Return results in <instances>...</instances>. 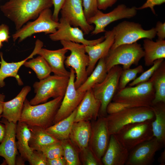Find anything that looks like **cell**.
I'll list each match as a JSON object with an SVG mask.
<instances>
[{
  "instance_id": "cell-1",
  "label": "cell",
  "mask_w": 165,
  "mask_h": 165,
  "mask_svg": "<svg viewBox=\"0 0 165 165\" xmlns=\"http://www.w3.org/2000/svg\"><path fill=\"white\" fill-rule=\"evenodd\" d=\"M53 6L52 0H9L0 6L4 15L20 29L31 20H35L44 10Z\"/></svg>"
},
{
  "instance_id": "cell-2",
  "label": "cell",
  "mask_w": 165,
  "mask_h": 165,
  "mask_svg": "<svg viewBox=\"0 0 165 165\" xmlns=\"http://www.w3.org/2000/svg\"><path fill=\"white\" fill-rule=\"evenodd\" d=\"M63 97L60 96L42 104L31 105L26 98L24 101L20 121L28 126L45 129L53 125V121Z\"/></svg>"
},
{
  "instance_id": "cell-3",
  "label": "cell",
  "mask_w": 165,
  "mask_h": 165,
  "mask_svg": "<svg viewBox=\"0 0 165 165\" xmlns=\"http://www.w3.org/2000/svg\"><path fill=\"white\" fill-rule=\"evenodd\" d=\"M106 118L110 135L116 134L123 127L129 124L153 120L155 115L151 106H137L108 114Z\"/></svg>"
},
{
  "instance_id": "cell-4",
  "label": "cell",
  "mask_w": 165,
  "mask_h": 165,
  "mask_svg": "<svg viewBox=\"0 0 165 165\" xmlns=\"http://www.w3.org/2000/svg\"><path fill=\"white\" fill-rule=\"evenodd\" d=\"M144 56L143 48L137 42L120 45L110 49L105 57L107 71L120 64L123 65V69L130 68L133 65H137Z\"/></svg>"
},
{
  "instance_id": "cell-5",
  "label": "cell",
  "mask_w": 165,
  "mask_h": 165,
  "mask_svg": "<svg viewBox=\"0 0 165 165\" xmlns=\"http://www.w3.org/2000/svg\"><path fill=\"white\" fill-rule=\"evenodd\" d=\"M69 77L54 75L35 82L33 85L35 95L30 101L32 105L47 102L51 97H64L68 84Z\"/></svg>"
},
{
  "instance_id": "cell-6",
  "label": "cell",
  "mask_w": 165,
  "mask_h": 165,
  "mask_svg": "<svg viewBox=\"0 0 165 165\" xmlns=\"http://www.w3.org/2000/svg\"><path fill=\"white\" fill-rule=\"evenodd\" d=\"M60 42L63 47L70 51V54L66 57L64 64L67 67L74 70L76 74L75 85L77 89L88 77L86 69L89 59L86 52L85 45L66 41H61Z\"/></svg>"
},
{
  "instance_id": "cell-7",
  "label": "cell",
  "mask_w": 165,
  "mask_h": 165,
  "mask_svg": "<svg viewBox=\"0 0 165 165\" xmlns=\"http://www.w3.org/2000/svg\"><path fill=\"white\" fill-rule=\"evenodd\" d=\"M155 93L152 82L148 80L118 90L112 101L128 104L134 107H151Z\"/></svg>"
},
{
  "instance_id": "cell-8",
  "label": "cell",
  "mask_w": 165,
  "mask_h": 165,
  "mask_svg": "<svg viewBox=\"0 0 165 165\" xmlns=\"http://www.w3.org/2000/svg\"><path fill=\"white\" fill-rule=\"evenodd\" d=\"M122 70L119 65L113 67L108 72L104 80L92 89L95 97L101 103L99 116H107V107L118 90L119 80Z\"/></svg>"
},
{
  "instance_id": "cell-9",
  "label": "cell",
  "mask_w": 165,
  "mask_h": 165,
  "mask_svg": "<svg viewBox=\"0 0 165 165\" xmlns=\"http://www.w3.org/2000/svg\"><path fill=\"white\" fill-rule=\"evenodd\" d=\"M113 30L114 39L110 49L121 45L132 44L142 38L152 39L156 35L155 28L145 30L140 24L127 21L119 23Z\"/></svg>"
},
{
  "instance_id": "cell-10",
  "label": "cell",
  "mask_w": 165,
  "mask_h": 165,
  "mask_svg": "<svg viewBox=\"0 0 165 165\" xmlns=\"http://www.w3.org/2000/svg\"><path fill=\"white\" fill-rule=\"evenodd\" d=\"M148 120L127 125L114 134L121 144L129 151L154 136L152 123Z\"/></svg>"
},
{
  "instance_id": "cell-11",
  "label": "cell",
  "mask_w": 165,
  "mask_h": 165,
  "mask_svg": "<svg viewBox=\"0 0 165 165\" xmlns=\"http://www.w3.org/2000/svg\"><path fill=\"white\" fill-rule=\"evenodd\" d=\"M53 13L50 8L43 10L38 17L32 21H28L12 35L14 42L18 39L20 42L33 35L43 32L45 34H52L58 28L59 22L54 21Z\"/></svg>"
},
{
  "instance_id": "cell-12",
  "label": "cell",
  "mask_w": 165,
  "mask_h": 165,
  "mask_svg": "<svg viewBox=\"0 0 165 165\" xmlns=\"http://www.w3.org/2000/svg\"><path fill=\"white\" fill-rule=\"evenodd\" d=\"M137 8L135 6L127 7L124 4L118 5L109 13H104L98 9L92 16L87 20L88 23L95 25L91 32L92 35H96L105 32V28L112 23L123 19H130L137 14Z\"/></svg>"
},
{
  "instance_id": "cell-13",
  "label": "cell",
  "mask_w": 165,
  "mask_h": 165,
  "mask_svg": "<svg viewBox=\"0 0 165 165\" xmlns=\"http://www.w3.org/2000/svg\"><path fill=\"white\" fill-rule=\"evenodd\" d=\"M70 68L68 84L60 106L53 121L55 124L70 115L78 107L86 92L78 91L75 85V77L74 70Z\"/></svg>"
},
{
  "instance_id": "cell-14",
  "label": "cell",
  "mask_w": 165,
  "mask_h": 165,
  "mask_svg": "<svg viewBox=\"0 0 165 165\" xmlns=\"http://www.w3.org/2000/svg\"><path fill=\"white\" fill-rule=\"evenodd\" d=\"M98 117L91 125L88 146L97 160L102 164L101 159L108 147L110 135L106 117L99 116Z\"/></svg>"
},
{
  "instance_id": "cell-15",
  "label": "cell",
  "mask_w": 165,
  "mask_h": 165,
  "mask_svg": "<svg viewBox=\"0 0 165 165\" xmlns=\"http://www.w3.org/2000/svg\"><path fill=\"white\" fill-rule=\"evenodd\" d=\"M59 21V26L56 32L49 35L50 39L53 41H66L93 46L105 39L104 36H103L94 40H87L82 30L78 27H72L65 18L61 16Z\"/></svg>"
},
{
  "instance_id": "cell-16",
  "label": "cell",
  "mask_w": 165,
  "mask_h": 165,
  "mask_svg": "<svg viewBox=\"0 0 165 165\" xmlns=\"http://www.w3.org/2000/svg\"><path fill=\"white\" fill-rule=\"evenodd\" d=\"M164 146L153 137L129 151L125 165H152L154 161L156 153Z\"/></svg>"
},
{
  "instance_id": "cell-17",
  "label": "cell",
  "mask_w": 165,
  "mask_h": 165,
  "mask_svg": "<svg viewBox=\"0 0 165 165\" xmlns=\"http://www.w3.org/2000/svg\"><path fill=\"white\" fill-rule=\"evenodd\" d=\"M60 12L72 26L79 28L84 34L88 35L94 30V27L85 17L82 0H66Z\"/></svg>"
},
{
  "instance_id": "cell-18",
  "label": "cell",
  "mask_w": 165,
  "mask_h": 165,
  "mask_svg": "<svg viewBox=\"0 0 165 165\" xmlns=\"http://www.w3.org/2000/svg\"><path fill=\"white\" fill-rule=\"evenodd\" d=\"M0 122L6 128L4 138L0 145V156L3 157L9 165H15L16 157L18 154L16 138V124L9 122L2 117Z\"/></svg>"
},
{
  "instance_id": "cell-19",
  "label": "cell",
  "mask_w": 165,
  "mask_h": 165,
  "mask_svg": "<svg viewBox=\"0 0 165 165\" xmlns=\"http://www.w3.org/2000/svg\"><path fill=\"white\" fill-rule=\"evenodd\" d=\"M105 32V39L101 42L93 46L85 45L86 52L89 59L86 69L88 76L93 71L97 62L107 56L114 43V34L113 29Z\"/></svg>"
},
{
  "instance_id": "cell-20",
  "label": "cell",
  "mask_w": 165,
  "mask_h": 165,
  "mask_svg": "<svg viewBox=\"0 0 165 165\" xmlns=\"http://www.w3.org/2000/svg\"><path fill=\"white\" fill-rule=\"evenodd\" d=\"M43 46V42L37 39L35 43V48L31 54L24 59L17 62H7L3 58L2 53L0 52V88L5 86V83L4 81L5 79L10 77L15 78L19 85H22L23 82L18 74L19 69L24 65L25 61L30 59L33 58L35 55L37 54L38 50L42 48Z\"/></svg>"
},
{
  "instance_id": "cell-21",
  "label": "cell",
  "mask_w": 165,
  "mask_h": 165,
  "mask_svg": "<svg viewBox=\"0 0 165 165\" xmlns=\"http://www.w3.org/2000/svg\"><path fill=\"white\" fill-rule=\"evenodd\" d=\"M101 106L100 101L95 97L92 89L87 90L77 108L74 122L96 120Z\"/></svg>"
},
{
  "instance_id": "cell-22",
  "label": "cell",
  "mask_w": 165,
  "mask_h": 165,
  "mask_svg": "<svg viewBox=\"0 0 165 165\" xmlns=\"http://www.w3.org/2000/svg\"><path fill=\"white\" fill-rule=\"evenodd\" d=\"M68 51L63 47L55 50L42 48L38 50L37 54L41 56L46 60L54 75L69 77L70 72L67 70L64 66L66 54Z\"/></svg>"
},
{
  "instance_id": "cell-23",
  "label": "cell",
  "mask_w": 165,
  "mask_h": 165,
  "mask_svg": "<svg viewBox=\"0 0 165 165\" xmlns=\"http://www.w3.org/2000/svg\"><path fill=\"white\" fill-rule=\"evenodd\" d=\"M129 153V151L119 141L115 135L111 134L101 161L104 165H125Z\"/></svg>"
},
{
  "instance_id": "cell-24",
  "label": "cell",
  "mask_w": 165,
  "mask_h": 165,
  "mask_svg": "<svg viewBox=\"0 0 165 165\" xmlns=\"http://www.w3.org/2000/svg\"><path fill=\"white\" fill-rule=\"evenodd\" d=\"M30 86H24L17 95L12 99L3 104L2 117L9 122L16 124L20 120L26 96L31 90Z\"/></svg>"
},
{
  "instance_id": "cell-25",
  "label": "cell",
  "mask_w": 165,
  "mask_h": 165,
  "mask_svg": "<svg viewBox=\"0 0 165 165\" xmlns=\"http://www.w3.org/2000/svg\"><path fill=\"white\" fill-rule=\"evenodd\" d=\"M91 130L90 121L74 122L69 139L79 151L88 146Z\"/></svg>"
},
{
  "instance_id": "cell-26",
  "label": "cell",
  "mask_w": 165,
  "mask_h": 165,
  "mask_svg": "<svg viewBox=\"0 0 165 165\" xmlns=\"http://www.w3.org/2000/svg\"><path fill=\"white\" fill-rule=\"evenodd\" d=\"M143 48L145 64L146 66H152L157 60L165 58V40L158 39L155 42L152 39L145 38Z\"/></svg>"
},
{
  "instance_id": "cell-27",
  "label": "cell",
  "mask_w": 165,
  "mask_h": 165,
  "mask_svg": "<svg viewBox=\"0 0 165 165\" xmlns=\"http://www.w3.org/2000/svg\"><path fill=\"white\" fill-rule=\"evenodd\" d=\"M31 136L28 125L24 122L18 121L16 129V145L20 156L25 161H28L33 151L29 145Z\"/></svg>"
},
{
  "instance_id": "cell-28",
  "label": "cell",
  "mask_w": 165,
  "mask_h": 165,
  "mask_svg": "<svg viewBox=\"0 0 165 165\" xmlns=\"http://www.w3.org/2000/svg\"><path fill=\"white\" fill-rule=\"evenodd\" d=\"M155 115L152 123L153 136L163 145L165 144V103L160 102L151 106Z\"/></svg>"
},
{
  "instance_id": "cell-29",
  "label": "cell",
  "mask_w": 165,
  "mask_h": 165,
  "mask_svg": "<svg viewBox=\"0 0 165 165\" xmlns=\"http://www.w3.org/2000/svg\"><path fill=\"white\" fill-rule=\"evenodd\" d=\"M28 127L31 133L29 145L33 150H39L43 146L61 141L43 128L36 126Z\"/></svg>"
},
{
  "instance_id": "cell-30",
  "label": "cell",
  "mask_w": 165,
  "mask_h": 165,
  "mask_svg": "<svg viewBox=\"0 0 165 165\" xmlns=\"http://www.w3.org/2000/svg\"><path fill=\"white\" fill-rule=\"evenodd\" d=\"M77 109V108L67 118L45 129L46 131L60 141L69 139Z\"/></svg>"
},
{
  "instance_id": "cell-31",
  "label": "cell",
  "mask_w": 165,
  "mask_h": 165,
  "mask_svg": "<svg viewBox=\"0 0 165 165\" xmlns=\"http://www.w3.org/2000/svg\"><path fill=\"white\" fill-rule=\"evenodd\" d=\"M148 80L152 82L155 91L154 98L152 102V105L160 102L165 103L164 60Z\"/></svg>"
},
{
  "instance_id": "cell-32",
  "label": "cell",
  "mask_w": 165,
  "mask_h": 165,
  "mask_svg": "<svg viewBox=\"0 0 165 165\" xmlns=\"http://www.w3.org/2000/svg\"><path fill=\"white\" fill-rule=\"evenodd\" d=\"M108 72L105 58L100 59L93 71L85 81L77 89L81 92H85L92 89L96 84L102 82L106 76Z\"/></svg>"
},
{
  "instance_id": "cell-33",
  "label": "cell",
  "mask_w": 165,
  "mask_h": 165,
  "mask_svg": "<svg viewBox=\"0 0 165 165\" xmlns=\"http://www.w3.org/2000/svg\"><path fill=\"white\" fill-rule=\"evenodd\" d=\"M23 65L31 69L40 80L48 77L52 72L48 63L42 57L39 55L35 58H32L28 61H26Z\"/></svg>"
},
{
  "instance_id": "cell-34",
  "label": "cell",
  "mask_w": 165,
  "mask_h": 165,
  "mask_svg": "<svg viewBox=\"0 0 165 165\" xmlns=\"http://www.w3.org/2000/svg\"><path fill=\"white\" fill-rule=\"evenodd\" d=\"M62 147L63 156L67 165H79L80 161L79 150L73 144L69 139L61 141Z\"/></svg>"
},
{
  "instance_id": "cell-35",
  "label": "cell",
  "mask_w": 165,
  "mask_h": 165,
  "mask_svg": "<svg viewBox=\"0 0 165 165\" xmlns=\"http://www.w3.org/2000/svg\"><path fill=\"white\" fill-rule=\"evenodd\" d=\"M142 65H139L134 68L123 69L121 73L119 82L118 90L125 88L127 84L136 78L138 74L144 72Z\"/></svg>"
},
{
  "instance_id": "cell-36",
  "label": "cell",
  "mask_w": 165,
  "mask_h": 165,
  "mask_svg": "<svg viewBox=\"0 0 165 165\" xmlns=\"http://www.w3.org/2000/svg\"><path fill=\"white\" fill-rule=\"evenodd\" d=\"M164 59H160L155 61L152 67L146 71L142 72L140 75L129 83V86H134L140 83L147 81L164 60Z\"/></svg>"
},
{
  "instance_id": "cell-37",
  "label": "cell",
  "mask_w": 165,
  "mask_h": 165,
  "mask_svg": "<svg viewBox=\"0 0 165 165\" xmlns=\"http://www.w3.org/2000/svg\"><path fill=\"white\" fill-rule=\"evenodd\" d=\"M41 151L47 159H51L63 156L62 147L61 141L41 147Z\"/></svg>"
},
{
  "instance_id": "cell-38",
  "label": "cell",
  "mask_w": 165,
  "mask_h": 165,
  "mask_svg": "<svg viewBox=\"0 0 165 165\" xmlns=\"http://www.w3.org/2000/svg\"><path fill=\"white\" fill-rule=\"evenodd\" d=\"M79 157L81 163L84 165H99L102 164L97 159L88 146L80 151Z\"/></svg>"
},
{
  "instance_id": "cell-39",
  "label": "cell",
  "mask_w": 165,
  "mask_h": 165,
  "mask_svg": "<svg viewBox=\"0 0 165 165\" xmlns=\"http://www.w3.org/2000/svg\"><path fill=\"white\" fill-rule=\"evenodd\" d=\"M82 1L85 16L87 20L98 10L97 0H82Z\"/></svg>"
},
{
  "instance_id": "cell-40",
  "label": "cell",
  "mask_w": 165,
  "mask_h": 165,
  "mask_svg": "<svg viewBox=\"0 0 165 165\" xmlns=\"http://www.w3.org/2000/svg\"><path fill=\"white\" fill-rule=\"evenodd\" d=\"M47 158L40 150H33L28 160L31 165H47Z\"/></svg>"
},
{
  "instance_id": "cell-41",
  "label": "cell",
  "mask_w": 165,
  "mask_h": 165,
  "mask_svg": "<svg viewBox=\"0 0 165 165\" xmlns=\"http://www.w3.org/2000/svg\"><path fill=\"white\" fill-rule=\"evenodd\" d=\"M165 2V0H146V2L140 7L137 8V10H142L149 8L154 15H156L154 7L156 5H161Z\"/></svg>"
},
{
  "instance_id": "cell-42",
  "label": "cell",
  "mask_w": 165,
  "mask_h": 165,
  "mask_svg": "<svg viewBox=\"0 0 165 165\" xmlns=\"http://www.w3.org/2000/svg\"><path fill=\"white\" fill-rule=\"evenodd\" d=\"M66 0H52L54 10L52 14L53 20L59 22V15Z\"/></svg>"
},
{
  "instance_id": "cell-43",
  "label": "cell",
  "mask_w": 165,
  "mask_h": 165,
  "mask_svg": "<svg viewBox=\"0 0 165 165\" xmlns=\"http://www.w3.org/2000/svg\"><path fill=\"white\" fill-rule=\"evenodd\" d=\"M9 28L5 24L0 25V41L2 42H8L10 38Z\"/></svg>"
},
{
  "instance_id": "cell-44",
  "label": "cell",
  "mask_w": 165,
  "mask_h": 165,
  "mask_svg": "<svg viewBox=\"0 0 165 165\" xmlns=\"http://www.w3.org/2000/svg\"><path fill=\"white\" fill-rule=\"evenodd\" d=\"M158 39L164 40L165 38V23L158 21L155 28Z\"/></svg>"
},
{
  "instance_id": "cell-45",
  "label": "cell",
  "mask_w": 165,
  "mask_h": 165,
  "mask_svg": "<svg viewBox=\"0 0 165 165\" xmlns=\"http://www.w3.org/2000/svg\"><path fill=\"white\" fill-rule=\"evenodd\" d=\"M118 0H97V6L98 9L105 10L112 6Z\"/></svg>"
},
{
  "instance_id": "cell-46",
  "label": "cell",
  "mask_w": 165,
  "mask_h": 165,
  "mask_svg": "<svg viewBox=\"0 0 165 165\" xmlns=\"http://www.w3.org/2000/svg\"><path fill=\"white\" fill-rule=\"evenodd\" d=\"M47 165H67L66 161L64 156L52 159H47Z\"/></svg>"
},
{
  "instance_id": "cell-47",
  "label": "cell",
  "mask_w": 165,
  "mask_h": 165,
  "mask_svg": "<svg viewBox=\"0 0 165 165\" xmlns=\"http://www.w3.org/2000/svg\"><path fill=\"white\" fill-rule=\"evenodd\" d=\"M2 117L1 115H0V119ZM6 132V128L5 125L0 123V143L2 141Z\"/></svg>"
},
{
  "instance_id": "cell-48",
  "label": "cell",
  "mask_w": 165,
  "mask_h": 165,
  "mask_svg": "<svg viewBox=\"0 0 165 165\" xmlns=\"http://www.w3.org/2000/svg\"><path fill=\"white\" fill-rule=\"evenodd\" d=\"M158 161L160 165H165V150L161 154L160 156L158 158Z\"/></svg>"
},
{
  "instance_id": "cell-49",
  "label": "cell",
  "mask_w": 165,
  "mask_h": 165,
  "mask_svg": "<svg viewBox=\"0 0 165 165\" xmlns=\"http://www.w3.org/2000/svg\"><path fill=\"white\" fill-rule=\"evenodd\" d=\"M5 96L4 94H0V115H2L3 112V104L5 102Z\"/></svg>"
},
{
  "instance_id": "cell-50",
  "label": "cell",
  "mask_w": 165,
  "mask_h": 165,
  "mask_svg": "<svg viewBox=\"0 0 165 165\" xmlns=\"http://www.w3.org/2000/svg\"><path fill=\"white\" fill-rule=\"evenodd\" d=\"M25 160L20 156H16L15 164L16 165H24Z\"/></svg>"
},
{
  "instance_id": "cell-51",
  "label": "cell",
  "mask_w": 165,
  "mask_h": 165,
  "mask_svg": "<svg viewBox=\"0 0 165 165\" xmlns=\"http://www.w3.org/2000/svg\"><path fill=\"white\" fill-rule=\"evenodd\" d=\"M2 42L0 41V49L2 47Z\"/></svg>"
}]
</instances>
